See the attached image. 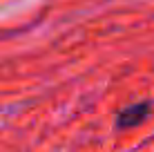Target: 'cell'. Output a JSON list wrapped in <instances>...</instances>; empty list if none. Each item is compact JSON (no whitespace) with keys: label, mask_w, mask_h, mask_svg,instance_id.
<instances>
[{"label":"cell","mask_w":154,"mask_h":152,"mask_svg":"<svg viewBox=\"0 0 154 152\" xmlns=\"http://www.w3.org/2000/svg\"><path fill=\"white\" fill-rule=\"evenodd\" d=\"M152 107L150 103H136V105H130L125 110H121L119 116H116V128L125 130V128H132V125H139L143 123L147 116H150Z\"/></svg>","instance_id":"1"}]
</instances>
